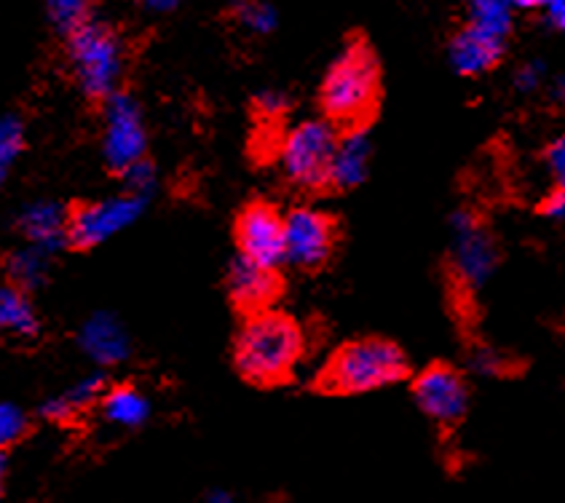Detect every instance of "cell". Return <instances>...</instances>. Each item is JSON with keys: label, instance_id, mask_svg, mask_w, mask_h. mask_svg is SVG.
<instances>
[{"label": "cell", "instance_id": "cell-1", "mask_svg": "<svg viewBox=\"0 0 565 503\" xmlns=\"http://www.w3.org/2000/svg\"><path fill=\"white\" fill-rule=\"evenodd\" d=\"M306 354V332L292 317L260 311L247 317L236 335L234 362L238 375L255 386H276L295 373Z\"/></svg>", "mask_w": 565, "mask_h": 503}, {"label": "cell", "instance_id": "cell-2", "mask_svg": "<svg viewBox=\"0 0 565 503\" xmlns=\"http://www.w3.org/2000/svg\"><path fill=\"white\" fill-rule=\"evenodd\" d=\"M381 97V67L367 41H351L332 60L319 86L324 121L349 129H365Z\"/></svg>", "mask_w": 565, "mask_h": 503}, {"label": "cell", "instance_id": "cell-3", "mask_svg": "<svg viewBox=\"0 0 565 503\" xmlns=\"http://www.w3.org/2000/svg\"><path fill=\"white\" fill-rule=\"evenodd\" d=\"M407 377V356L386 338H356L343 343L324 364L319 386L328 394H370Z\"/></svg>", "mask_w": 565, "mask_h": 503}, {"label": "cell", "instance_id": "cell-4", "mask_svg": "<svg viewBox=\"0 0 565 503\" xmlns=\"http://www.w3.org/2000/svg\"><path fill=\"white\" fill-rule=\"evenodd\" d=\"M67 54H71L73 73L86 97L103 99V103L116 97L124 71H127V49L110 24L92 17L78 33L67 38Z\"/></svg>", "mask_w": 565, "mask_h": 503}, {"label": "cell", "instance_id": "cell-5", "mask_svg": "<svg viewBox=\"0 0 565 503\" xmlns=\"http://www.w3.org/2000/svg\"><path fill=\"white\" fill-rule=\"evenodd\" d=\"M341 131L324 118L295 124L276 142V159L281 174L300 191H322L330 180L332 153Z\"/></svg>", "mask_w": 565, "mask_h": 503}, {"label": "cell", "instance_id": "cell-6", "mask_svg": "<svg viewBox=\"0 0 565 503\" xmlns=\"http://www.w3.org/2000/svg\"><path fill=\"white\" fill-rule=\"evenodd\" d=\"M450 234H454V244H450L454 279L469 292H477L493 279L499 268V244L469 210H458L450 215Z\"/></svg>", "mask_w": 565, "mask_h": 503}, {"label": "cell", "instance_id": "cell-7", "mask_svg": "<svg viewBox=\"0 0 565 503\" xmlns=\"http://www.w3.org/2000/svg\"><path fill=\"white\" fill-rule=\"evenodd\" d=\"M148 201L131 193H121L94 204H81L67 215V242L78 249H92L108 242L142 215Z\"/></svg>", "mask_w": 565, "mask_h": 503}, {"label": "cell", "instance_id": "cell-8", "mask_svg": "<svg viewBox=\"0 0 565 503\" xmlns=\"http://www.w3.org/2000/svg\"><path fill=\"white\" fill-rule=\"evenodd\" d=\"M148 131L142 121V110L129 94L118 92L105 103V126H103V153L110 169L127 172L135 163L146 161Z\"/></svg>", "mask_w": 565, "mask_h": 503}, {"label": "cell", "instance_id": "cell-9", "mask_svg": "<svg viewBox=\"0 0 565 503\" xmlns=\"http://www.w3.org/2000/svg\"><path fill=\"white\" fill-rule=\"evenodd\" d=\"M335 223L317 206H298L285 215V263L300 270H317L335 249Z\"/></svg>", "mask_w": 565, "mask_h": 503}, {"label": "cell", "instance_id": "cell-10", "mask_svg": "<svg viewBox=\"0 0 565 503\" xmlns=\"http://www.w3.org/2000/svg\"><path fill=\"white\" fill-rule=\"evenodd\" d=\"M238 257L266 268H279L285 263V215L271 204L244 206L236 217Z\"/></svg>", "mask_w": 565, "mask_h": 503}, {"label": "cell", "instance_id": "cell-11", "mask_svg": "<svg viewBox=\"0 0 565 503\" xmlns=\"http://www.w3.org/2000/svg\"><path fill=\"white\" fill-rule=\"evenodd\" d=\"M413 399L429 420L454 426L469 407V386L450 364H431L413 381Z\"/></svg>", "mask_w": 565, "mask_h": 503}, {"label": "cell", "instance_id": "cell-12", "mask_svg": "<svg viewBox=\"0 0 565 503\" xmlns=\"http://www.w3.org/2000/svg\"><path fill=\"white\" fill-rule=\"evenodd\" d=\"M228 295L234 300L236 308L247 311L249 317L253 313L268 311V306L279 298L281 281L276 268L257 266V263L244 260V257H236L228 268Z\"/></svg>", "mask_w": 565, "mask_h": 503}, {"label": "cell", "instance_id": "cell-13", "mask_svg": "<svg viewBox=\"0 0 565 503\" xmlns=\"http://www.w3.org/2000/svg\"><path fill=\"white\" fill-rule=\"evenodd\" d=\"M507 54V43L482 35L463 24L448 43V62L461 78H480V75L495 71Z\"/></svg>", "mask_w": 565, "mask_h": 503}, {"label": "cell", "instance_id": "cell-14", "mask_svg": "<svg viewBox=\"0 0 565 503\" xmlns=\"http://www.w3.org/2000/svg\"><path fill=\"white\" fill-rule=\"evenodd\" d=\"M370 163H373V142H370L365 129H349L338 137L335 153L330 163V180L328 188L335 191H351V188L362 185L370 174Z\"/></svg>", "mask_w": 565, "mask_h": 503}, {"label": "cell", "instance_id": "cell-15", "mask_svg": "<svg viewBox=\"0 0 565 503\" xmlns=\"http://www.w3.org/2000/svg\"><path fill=\"white\" fill-rule=\"evenodd\" d=\"M81 349L86 351L92 362L113 367L121 364L131 354V343L124 324L110 313H94L81 330Z\"/></svg>", "mask_w": 565, "mask_h": 503}, {"label": "cell", "instance_id": "cell-16", "mask_svg": "<svg viewBox=\"0 0 565 503\" xmlns=\"http://www.w3.org/2000/svg\"><path fill=\"white\" fill-rule=\"evenodd\" d=\"M30 247L41 252H54L67 242V212L60 204H33L19 220Z\"/></svg>", "mask_w": 565, "mask_h": 503}, {"label": "cell", "instance_id": "cell-17", "mask_svg": "<svg viewBox=\"0 0 565 503\" xmlns=\"http://www.w3.org/2000/svg\"><path fill=\"white\" fill-rule=\"evenodd\" d=\"M99 413L110 426L118 429H137L148 420L150 402L137 386H113L99 399Z\"/></svg>", "mask_w": 565, "mask_h": 503}, {"label": "cell", "instance_id": "cell-18", "mask_svg": "<svg viewBox=\"0 0 565 503\" xmlns=\"http://www.w3.org/2000/svg\"><path fill=\"white\" fill-rule=\"evenodd\" d=\"M108 392L105 388V381L99 375H89V377H81L78 383H73L71 388H65L62 394L52 396V399L43 405V415L52 420H71L75 415L86 413L89 407L99 405L103 394Z\"/></svg>", "mask_w": 565, "mask_h": 503}, {"label": "cell", "instance_id": "cell-19", "mask_svg": "<svg viewBox=\"0 0 565 503\" xmlns=\"http://www.w3.org/2000/svg\"><path fill=\"white\" fill-rule=\"evenodd\" d=\"M518 22V6L507 0H475L467 6V28L482 35H491L495 41H504L512 35Z\"/></svg>", "mask_w": 565, "mask_h": 503}, {"label": "cell", "instance_id": "cell-20", "mask_svg": "<svg viewBox=\"0 0 565 503\" xmlns=\"http://www.w3.org/2000/svg\"><path fill=\"white\" fill-rule=\"evenodd\" d=\"M0 332L19 338H33L38 332V317L28 295L14 285H0Z\"/></svg>", "mask_w": 565, "mask_h": 503}, {"label": "cell", "instance_id": "cell-21", "mask_svg": "<svg viewBox=\"0 0 565 503\" xmlns=\"http://www.w3.org/2000/svg\"><path fill=\"white\" fill-rule=\"evenodd\" d=\"M46 257H49V252H41L35 247L14 252V255L9 257V276H11V281H14V287H19L24 292V289L41 285L43 276H46V266H49Z\"/></svg>", "mask_w": 565, "mask_h": 503}, {"label": "cell", "instance_id": "cell-22", "mask_svg": "<svg viewBox=\"0 0 565 503\" xmlns=\"http://www.w3.org/2000/svg\"><path fill=\"white\" fill-rule=\"evenodd\" d=\"M24 148V126L17 116L0 118V185L9 178L19 153Z\"/></svg>", "mask_w": 565, "mask_h": 503}, {"label": "cell", "instance_id": "cell-23", "mask_svg": "<svg viewBox=\"0 0 565 503\" xmlns=\"http://www.w3.org/2000/svg\"><path fill=\"white\" fill-rule=\"evenodd\" d=\"M49 17L62 35L71 38L89 22L92 11L89 3H81V0H54V3H49Z\"/></svg>", "mask_w": 565, "mask_h": 503}, {"label": "cell", "instance_id": "cell-24", "mask_svg": "<svg viewBox=\"0 0 565 503\" xmlns=\"http://www.w3.org/2000/svg\"><path fill=\"white\" fill-rule=\"evenodd\" d=\"M236 19L247 33L253 35H268L279 22L276 11L268 3H238Z\"/></svg>", "mask_w": 565, "mask_h": 503}, {"label": "cell", "instance_id": "cell-25", "mask_svg": "<svg viewBox=\"0 0 565 503\" xmlns=\"http://www.w3.org/2000/svg\"><path fill=\"white\" fill-rule=\"evenodd\" d=\"M24 431H28V418H24V413L19 410V407L9 405V402H3V405H0V450L14 445L17 439H22Z\"/></svg>", "mask_w": 565, "mask_h": 503}, {"label": "cell", "instance_id": "cell-26", "mask_svg": "<svg viewBox=\"0 0 565 503\" xmlns=\"http://www.w3.org/2000/svg\"><path fill=\"white\" fill-rule=\"evenodd\" d=\"M547 84V65L542 60H529L518 67L514 73V89L520 94H533L542 92Z\"/></svg>", "mask_w": 565, "mask_h": 503}, {"label": "cell", "instance_id": "cell-27", "mask_svg": "<svg viewBox=\"0 0 565 503\" xmlns=\"http://www.w3.org/2000/svg\"><path fill=\"white\" fill-rule=\"evenodd\" d=\"M124 182H127V193L148 201L150 199V191H153V185H156L153 163L146 159V161H140V163H135V167H129L127 172H124Z\"/></svg>", "mask_w": 565, "mask_h": 503}, {"label": "cell", "instance_id": "cell-28", "mask_svg": "<svg viewBox=\"0 0 565 503\" xmlns=\"http://www.w3.org/2000/svg\"><path fill=\"white\" fill-rule=\"evenodd\" d=\"M255 110L260 121L276 124L287 110H290V99L285 92H260L255 99Z\"/></svg>", "mask_w": 565, "mask_h": 503}, {"label": "cell", "instance_id": "cell-29", "mask_svg": "<svg viewBox=\"0 0 565 503\" xmlns=\"http://www.w3.org/2000/svg\"><path fill=\"white\" fill-rule=\"evenodd\" d=\"M469 367L475 370L477 375H501L507 370L504 354H499L495 349H488V345H477L469 354Z\"/></svg>", "mask_w": 565, "mask_h": 503}, {"label": "cell", "instance_id": "cell-30", "mask_svg": "<svg viewBox=\"0 0 565 503\" xmlns=\"http://www.w3.org/2000/svg\"><path fill=\"white\" fill-rule=\"evenodd\" d=\"M544 163L552 178V188H565V131L544 150Z\"/></svg>", "mask_w": 565, "mask_h": 503}, {"label": "cell", "instance_id": "cell-31", "mask_svg": "<svg viewBox=\"0 0 565 503\" xmlns=\"http://www.w3.org/2000/svg\"><path fill=\"white\" fill-rule=\"evenodd\" d=\"M539 6H542V22L552 33L565 35V0H547V3Z\"/></svg>", "mask_w": 565, "mask_h": 503}, {"label": "cell", "instance_id": "cell-32", "mask_svg": "<svg viewBox=\"0 0 565 503\" xmlns=\"http://www.w3.org/2000/svg\"><path fill=\"white\" fill-rule=\"evenodd\" d=\"M542 215L555 220V223H565V188H552L544 196Z\"/></svg>", "mask_w": 565, "mask_h": 503}, {"label": "cell", "instance_id": "cell-33", "mask_svg": "<svg viewBox=\"0 0 565 503\" xmlns=\"http://www.w3.org/2000/svg\"><path fill=\"white\" fill-rule=\"evenodd\" d=\"M550 94H552V99H555V103L561 105V108H565V75H557V78L552 81Z\"/></svg>", "mask_w": 565, "mask_h": 503}, {"label": "cell", "instance_id": "cell-34", "mask_svg": "<svg viewBox=\"0 0 565 503\" xmlns=\"http://www.w3.org/2000/svg\"><path fill=\"white\" fill-rule=\"evenodd\" d=\"M204 503H238V501L231 499L228 493H212V495H206Z\"/></svg>", "mask_w": 565, "mask_h": 503}, {"label": "cell", "instance_id": "cell-35", "mask_svg": "<svg viewBox=\"0 0 565 503\" xmlns=\"http://www.w3.org/2000/svg\"><path fill=\"white\" fill-rule=\"evenodd\" d=\"M3 480H6V461H3V452H0V501H3Z\"/></svg>", "mask_w": 565, "mask_h": 503}]
</instances>
